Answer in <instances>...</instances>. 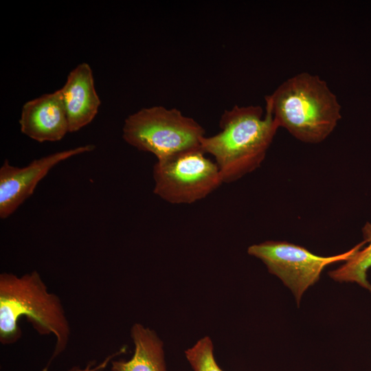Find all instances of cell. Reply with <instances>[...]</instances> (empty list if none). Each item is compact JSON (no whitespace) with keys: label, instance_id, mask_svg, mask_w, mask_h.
I'll list each match as a JSON object with an SVG mask.
<instances>
[{"label":"cell","instance_id":"cell-12","mask_svg":"<svg viewBox=\"0 0 371 371\" xmlns=\"http://www.w3.org/2000/svg\"><path fill=\"white\" fill-rule=\"evenodd\" d=\"M213 344L205 336L185 351L187 360L193 371H223L215 361Z\"/></svg>","mask_w":371,"mask_h":371},{"label":"cell","instance_id":"cell-9","mask_svg":"<svg viewBox=\"0 0 371 371\" xmlns=\"http://www.w3.org/2000/svg\"><path fill=\"white\" fill-rule=\"evenodd\" d=\"M67 116L69 132L74 133L89 124L98 113L100 100L94 87L90 66L78 65L69 74L60 89Z\"/></svg>","mask_w":371,"mask_h":371},{"label":"cell","instance_id":"cell-13","mask_svg":"<svg viewBox=\"0 0 371 371\" xmlns=\"http://www.w3.org/2000/svg\"><path fill=\"white\" fill-rule=\"evenodd\" d=\"M125 351L126 347L124 346L117 352L112 353L111 355L106 357L102 361L99 363L95 361H91L84 367L74 366L62 371H104L115 357L125 352Z\"/></svg>","mask_w":371,"mask_h":371},{"label":"cell","instance_id":"cell-5","mask_svg":"<svg viewBox=\"0 0 371 371\" xmlns=\"http://www.w3.org/2000/svg\"><path fill=\"white\" fill-rule=\"evenodd\" d=\"M201 146L157 160L153 166V192L172 204H190L201 200L223 183L215 161Z\"/></svg>","mask_w":371,"mask_h":371},{"label":"cell","instance_id":"cell-11","mask_svg":"<svg viewBox=\"0 0 371 371\" xmlns=\"http://www.w3.org/2000/svg\"><path fill=\"white\" fill-rule=\"evenodd\" d=\"M361 231L366 245L340 267L329 271L328 276L336 282L356 283L371 293L368 280L371 268V223L367 222Z\"/></svg>","mask_w":371,"mask_h":371},{"label":"cell","instance_id":"cell-7","mask_svg":"<svg viewBox=\"0 0 371 371\" xmlns=\"http://www.w3.org/2000/svg\"><path fill=\"white\" fill-rule=\"evenodd\" d=\"M95 146L87 144L56 152L36 159L22 168L5 160L0 168V217L5 219L34 192L37 184L60 162L79 154L91 152Z\"/></svg>","mask_w":371,"mask_h":371},{"label":"cell","instance_id":"cell-4","mask_svg":"<svg viewBox=\"0 0 371 371\" xmlns=\"http://www.w3.org/2000/svg\"><path fill=\"white\" fill-rule=\"evenodd\" d=\"M204 128L177 109L143 108L130 115L122 128L124 141L157 160L201 146Z\"/></svg>","mask_w":371,"mask_h":371},{"label":"cell","instance_id":"cell-10","mask_svg":"<svg viewBox=\"0 0 371 371\" xmlns=\"http://www.w3.org/2000/svg\"><path fill=\"white\" fill-rule=\"evenodd\" d=\"M135 349L129 360L111 362V371H166L162 341L156 333L141 324L131 329Z\"/></svg>","mask_w":371,"mask_h":371},{"label":"cell","instance_id":"cell-2","mask_svg":"<svg viewBox=\"0 0 371 371\" xmlns=\"http://www.w3.org/2000/svg\"><path fill=\"white\" fill-rule=\"evenodd\" d=\"M221 131L204 136L205 153L214 157L223 183L236 181L258 169L279 128L271 112L260 106H234L223 113Z\"/></svg>","mask_w":371,"mask_h":371},{"label":"cell","instance_id":"cell-8","mask_svg":"<svg viewBox=\"0 0 371 371\" xmlns=\"http://www.w3.org/2000/svg\"><path fill=\"white\" fill-rule=\"evenodd\" d=\"M21 131L38 142H57L69 132L60 90L27 102L19 120Z\"/></svg>","mask_w":371,"mask_h":371},{"label":"cell","instance_id":"cell-6","mask_svg":"<svg viewBox=\"0 0 371 371\" xmlns=\"http://www.w3.org/2000/svg\"><path fill=\"white\" fill-rule=\"evenodd\" d=\"M365 245L363 240L344 253L320 256L286 241L267 240L249 246L247 253L260 259L270 273L281 280L291 290L299 306L304 292L319 280L324 268L348 260Z\"/></svg>","mask_w":371,"mask_h":371},{"label":"cell","instance_id":"cell-3","mask_svg":"<svg viewBox=\"0 0 371 371\" xmlns=\"http://www.w3.org/2000/svg\"><path fill=\"white\" fill-rule=\"evenodd\" d=\"M265 108L279 128L309 144L325 140L341 117V105L326 82L306 72L287 79L267 95Z\"/></svg>","mask_w":371,"mask_h":371},{"label":"cell","instance_id":"cell-1","mask_svg":"<svg viewBox=\"0 0 371 371\" xmlns=\"http://www.w3.org/2000/svg\"><path fill=\"white\" fill-rule=\"evenodd\" d=\"M25 317L40 335L55 337L53 352L43 371L67 348L71 328L60 297L48 291L37 271L21 276L0 274V342L11 345L22 336L19 325Z\"/></svg>","mask_w":371,"mask_h":371}]
</instances>
